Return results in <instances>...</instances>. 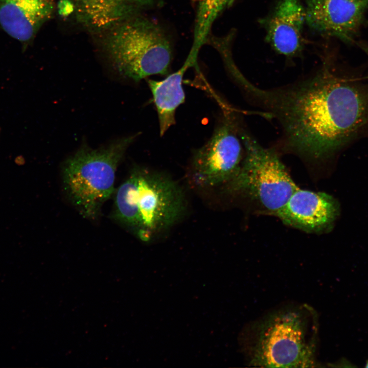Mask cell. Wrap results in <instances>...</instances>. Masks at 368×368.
Returning a JSON list of instances; mask_svg holds the SVG:
<instances>
[{"label": "cell", "mask_w": 368, "mask_h": 368, "mask_svg": "<svg viewBox=\"0 0 368 368\" xmlns=\"http://www.w3.org/2000/svg\"><path fill=\"white\" fill-rule=\"evenodd\" d=\"M339 213V204L332 196L298 188L275 216L290 226L324 233L332 229Z\"/></svg>", "instance_id": "9c48e42d"}, {"label": "cell", "mask_w": 368, "mask_h": 368, "mask_svg": "<svg viewBox=\"0 0 368 368\" xmlns=\"http://www.w3.org/2000/svg\"><path fill=\"white\" fill-rule=\"evenodd\" d=\"M365 367H368V361L366 362Z\"/></svg>", "instance_id": "e0dca14e"}, {"label": "cell", "mask_w": 368, "mask_h": 368, "mask_svg": "<svg viewBox=\"0 0 368 368\" xmlns=\"http://www.w3.org/2000/svg\"><path fill=\"white\" fill-rule=\"evenodd\" d=\"M197 58V55L189 52L183 64L175 72L162 80L146 79L156 109L160 136L175 124L176 110L185 100L183 77L187 69L196 64Z\"/></svg>", "instance_id": "4fadbf2b"}, {"label": "cell", "mask_w": 368, "mask_h": 368, "mask_svg": "<svg viewBox=\"0 0 368 368\" xmlns=\"http://www.w3.org/2000/svg\"><path fill=\"white\" fill-rule=\"evenodd\" d=\"M306 25L319 35L352 42L368 8V0H305Z\"/></svg>", "instance_id": "ba28073f"}, {"label": "cell", "mask_w": 368, "mask_h": 368, "mask_svg": "<svg viewBox=\"0 0 368 368\" xmlns=\"http://www.w3.org/2000/svg\"><path fill=\"white\" fill-rule=\"evenodd\" d=\"M353 1V0H352Z\"/></svg>", "instance_id": "ac0fdd59"}, {"label": "cell", "mask_w": 368, "mask_h": 368, "mask_svg": "<svg viewBox=\"0 0 368 368\" xmlns=\"http://www.w3.org/2000/svg\"><path fill=\"white\" fill-rule=\"evenodd\" d=\"M262 22L266 41L278 53L287 57L298 56L304 48L305 5L301 0H279Z\"/></svg>", "instance_id": "30bf717a"}, {"label": "cell", "mask_w": 368, "mask_h": 368, "mask_svg": "<svg viewBox=\"0 0 368 368\" xmlns=\"http://www.w3.org/2000/svg\"><path fill=\"white\" fill-rule=\"evenodd\" d=\"M139 134L120 138L97 149L84 143L65 161L64 188L83 216L90 219L98 216L113 193L118 166Z\"/></svg>", "instance_id": "5b68a950"}, {"label": "cell", "mask_w": 368, "mask_h": 368, "mask_svg": "<svg viewBox=\"0 0 368 368\" xmlns=\"http://www.w3.org/2000/svg\"><path fill=\"white\" fill-rule=\"evenodd\" d=\"M231 0H198L191 51L198 54L211 33L212 27Z\"/></svg>", "instance_id": "5bb4252c"}, {"label": "cell", "mask_w": 368, "mask_h": 368, "mask_svg": "<svg viewBox=\"0 0 368 368\" xmlns=\"http://www.w3.org/2000/svg\"><path fill=\"white\" fill-rule=\"evenodd\" d=\"M236 0H231L228 4V7H229L232 6L234 4V3L236 2Z\"/></svg>", "instance_id": "2e32d148"}, {"label": "cell", "mask_w": 368, "mask_h": 368, "mask_svg": "<svg viewBox=\"0 0 368 368\" xmlns=\"http://www.w3.org/2000/svg\"><path fill=\"white\" fill-rule=\"evenodd\" d=\"M52 0H0V25L20 41L31 39L51 16Z\"/></svg>", "instance_id": "7c38bea8"}, {"label": "cell", "mask_w": 368, "mask_h": 368, "mask_svg": "<svg viewBox=\"0 0 368 368\" xmlns=\"http://www.w3.org/2000/svg\"><path fill=\"white\" fill-rule=\"evenodd\" d=\"M78 18L97 31H109L143 11L155 7L156 0H72Z\"/></svg>", "instance_id": "8fae6325"}, {"label": "cell", "mask_w": 368, "mask_h": 368, "mask_svg": "<svg viewBox=\"0 0 368 368\" xmlns=\"http://www.w3.org/2000/svg\"><path fill=\"white\" fill-rule=\"evenodd\" d=\"M240 135L244 156L225 188L228 192L249 200L262 213L276 216L298 187L275 148L262 146L243 123Z\"/></svg>", "instance_id": "8992f818"}, {"label": "cell", "mask_w": 368, "mask_h": 368, "mask_svg": "<svg viewBox=\"0 0 368 368\" xmlns=\"http://www.w3.org/2000/svg\"><path fill=\"white\" fill-rule=\"evenodd\" d=\"M234 35V31L221 37L211 33L206 39L205 44L212 46L218 51L228 73L235 81L239 79L242 74L238 68L233 57L232 49Z\"/></svg>", "instance_id": "9a60e30c"}, {"label": "cell", "mask_w": 368, "mask_h": 368, "mask_svg": "<svg viewBox=\"0 0 368 368\" xmlns=\"http://www.w3.org/2000/svg\"><path fill=\"white\" fill-rule=\"evenodd\" d=\"M255 101L280 125V149L306 160L332 158L368 127V85L328 61L289 85L259 88Z\"/></svg>", "instance_id": "6da1fadb"}, {"label": "cell", "mask_w": 368, "mask_h": 368, "mask_svg": "<svg viewBox=\"0 0 368 368\" xmlns=\"http://www.w3.org/2000/svg\"><path fill=\"white\" fill-rule=\"evenodd\" d=\"M105 48L119 74L136 82L169 73L173 58L169 38L159 24L141 13L109 30Z\"/></svg>", "instance_id": "277c9868"}, {"label": "cell", "mask_w": 368, "mask_h": 368, "mask_svg": "<svg viewBox=\"0 0 368 368\" xmlns=\"http://www.w3.org/2000/svg\"><path fill=\"white\" fill-rule=\"evenodd\" d=\"M241 124L235 111L227 107L211 137L193 153L189 175L196 186L225 185L237 172L245 153Z\"/></svg>", "instance_id": "52a82bcc"}, {"label": "cell", "mask_w": 368, "mask_h": 368, "mask_svg": "<svg viewBox=\"0 0 368 368\" xmlns=\"http://www.w3.org/2000/svg\"><path fill=\"white\" fill-rule=\"evenodd\" d=\"M246 351L249 365L266 367H315L316 319L304 305L272 312L249 328Z\"/></svg>", "instance_id": "3957f363"}, {"label": "cell", "mask_w": 368, "mask_h": 368, "mask_svg": "<svg viewBox=\"0 0 368 368\" xmlns=\"http://www.w3.org/2000/svg\"><path fill=\"white\" fill-rule=\"evenodd\" d=\"M116 196L114 217L145 242L155 240L170 229L186 210L179 185L147 168H134Z\"/></svg>", "instance_id": "7a4b0ae2"}]
</instances>
